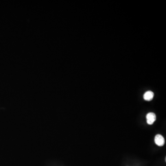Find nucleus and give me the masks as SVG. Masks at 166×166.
Instances as JSON below:
<instances>
[{
	"mask_svg": "<svg viewBox=\"0 0 166 166\" xmlns=\"http://www.w3.org/2000/svg\"><path fill=\"white\" fill-rule=\"evenodd\" d=\"M155 142L156 145L159 146H163L165 144V139L163 137L161 134H157L155 138Z\"/></svg>",
	"mask_w": 166,
	"mask_h": 166,
	"instance_id": "f257e3e1",
	"label": "nucleus"
},
{
	"mask_svg": "<svg viewBox=\"0 0 166 166\" xmlns=\"http://www.w3.org/2000/svg\"><path fill=\"white\" fill-rule=\"evenodd\" d=\"M147 122L149 125H152L156 120V115L154 113H149L146 115Z\"/></svg>",
	"mask_w": 166,
	"mask_h": 166,
	"instance_id": "f03ea898",
	"label": "nucleus"
},
{
	"mask_svg": "<svg viewBox=\"0 0 166 166\" xmlns=\"http://www.w3.org/2000/svg\"><path fill=\"white\" fill-rule=\"evenodd\" d=\"M153 92L151 91H148L145 93L143 95V99L147 101H150L154 97Z\"/></svg>",
	"mask_w": 166,
	"mask_h": 166,
	"instance_id": "7ed1b4c3",
	"label": "nucleus"
}]
</instances>
